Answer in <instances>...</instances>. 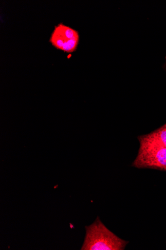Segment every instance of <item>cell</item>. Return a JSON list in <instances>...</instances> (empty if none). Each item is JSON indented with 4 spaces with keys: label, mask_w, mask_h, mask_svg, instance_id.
I'll return each instance as SVG.
<instances>
[{
    "label": "cell",
    "mask_w": 166,
    "mask_h": 250,
    "mask_svg": "<svg viewBox=\"0 0 166 250\" xmlns=\"http://www.w3.org/2000/svg\"><path fill=\"white\" fill-rule=\"evenodd\" d=\"M150 134L166 147V124Z\"/></svg>",
    "instance_id": "4"
},
{
    "label": "cell",
    "mask_w": 166,
    "mask_h": 250,
    "mask_svg": "<svg viewBox=\"0 0 166 250\" xmlns=\"http://www.w3.org/2000/svg\"><path fill=\"white\" fill-rule=\"evenodd\" d=\"M140 147L132 166L166 170V147L148 134L139 138Z\"/></svg>",
    "instance_id": "2"
},
{
    "label": "cell",
    "mask_w": 166,
    "mask_h": 250,
    "mask_svg": "<svg viewBox=\"0 0 166 250\" xmlns=\"http://www.w3.org/2000/svg\"><path fill=\"white\" fill-rule=\"evenodd\" d=\"M50 41L56 49L66 53H73L79 44V35L76 30L59 24L55 27Z\"/></svg>",
    "instance_id": "3"
},
{
    "label": "cell",
    "mask_w": 166,
    "mask_h": 250,
    "mask_svg": "<svg viewBox=\"0 0 166 250\" xmlns=\"http://www.w3.org/2000/svg\"><path fill=\"white\" fill-rule=\"evenodd\" d=\"M85 229L81 250H124L129 243L108 229L99 217Z\"/></svg>",
    "instance_id": "1"
}]
</instances>
